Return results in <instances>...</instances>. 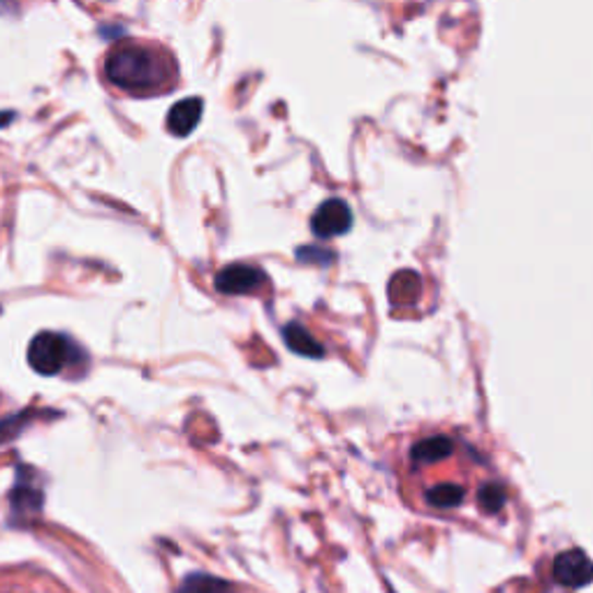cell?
<instances>
[{
  "instance_id": "obj_7",
  "label": "cell",
  "mask_w": 593,
  "mask_h": 593,
  "mask_svg": "<svg viewBox=\"0 0 593 593\" xmlns=\"http://www.w3.org/2000/svg\"><path fill=\"white\" fill-rule=\"evenodd\" d=\"M202 119V100L200 98H186L169 109L167 128L171 135L186 138L198 128Z\"/></svg>"
},
{
  "instance_id": "obj_14",
  "label": "cell",
  "mask_w": 593,
  "mask_h": 593,
  "mask_svg": "<svg viewBox=\"0 0 593 593\" xmlns=\"http://www.w3.org/2000/svg\"><path fill=\"white\" fill-rule=\"evenodd\" d=\"M392 593H394V591H392Z\"/></svg>"
},
{
  "instance_id": "obj_12",
  "label": "cell",
  "mask_w": 593,
  "mask_h": 593,
  "mask_svg": "<svg viewBox=\"0 0 593 593\" xmlns=\"http://www.w3.org/2000/svg\"><path fill=\"white\" fill-rule=\"evenodd\" d=\"M506 501H508V494L501 483L489 481L481 489H477V506H481V510L485 514H489V518L491 514H499L503 510Z\"/></svg>"
},
{
  "instance_id": "obj_10",
  "label": "cell",
  "mask_w": 593,
  "mask_h": 593,
  "mask_svg": "<svg viewBox=\"0 0 593 593\" xmlns=\"http://www.w3.org/2000/svg\"><path fill=\"white\" fill-rule=\"evenodd\" d=\"M10 503L16 514H37L43 508V491L26 481H16V487L10 494Z\"/></svg>"
},
{
  "instance_id": "obj_11",
  "label": "cell",
  "mask_w": 593,
  "mask_h": 593,
  "mask_svg": "<svg viewBox=\"0 0 593 593\" xmlns=\"http://www.w3.org/2000/svg\"><path fill=\"white\" fill-rule=\"evenodd\" d=\"M283 336H285V343H288L295 353H299L304 357H322L324 355L320 343L309 332H306L299 322H290L288 328L283 330Z\"/></svg>"
},
{
  "instance_id": "obj_13",
  "label": "cell",
  "mask_w": 593,
  "mask_h": 593,
  "mask_svg": "<svg viewBox=\"0 0 593 593\" xmlns=\"http://www.w3.org/2000/svg\"><path fill=\"white\" fill-rule=\"evenodd\" d=\"M12 121V114H8V111H0V128H3L5 123H10Z\"/></svg>"
},
{
  "instance_id": "obj_9",
  "label": "cell",
  "mask_w": 593,
  "mask_h": 593,
  "mask_svg": "<svg viewBox=\"0 0 593 593\" xmlns=\"http://www.w3.org/2000/svg\"><path fill=\"white\" fill-rule=\"evenodd\" d=\"M466 487L462 483H438L425 491V501L436 510H454L464 503Z\"/></svg>"
},
{
  "instance_id": "obj_8",
  "label": "cell",
  "mask_w": 593,
  "mask_h": 593,
  "mask_svg": "<svg viewBox=\"0 0 593 593\" xmlns=\"http://www.w3.org/2000/svg\"><path fill=\"white\" fill-rule=\"evenodd\" d=\"M175 593H239V589L218 576H209V572H190L179 584Z\"/></svg>"
},
{
  "instance_id": "obj_3",
  "label": "cell",
  "mask_w": 593,
  "mask_h": 593,
  "mask_svg": "<svg viewBox=\"0 0 593 593\" xmlns=\"http://www.w3.org/2000/svg\"><path fill=\"white\" fill-rule=\"evenodd\" d=\"M353 227V212L351 206L334 198V200H324L316 214L311 216V233L318 239H332V237H341L346 235L348 229Z\"/></svg>"
},
{
  "instance_id": "obj_1",
  "label": "cell",
  "mask_w": 593,
  "mask_h": 593,
  "mask_svg": "<svg viewBox=\"0 0 593 593\" xmlns=\"http://www.w3.org/2000/svg\"><path fill=\"white\" fill-rule=\"evenodd\" d=\"M105 80L130 95H163L179 84V66L161 43L123 40L103 63Z\"/></svg>"
},
{
  "instance_id": "obj_5",
  "label": "cell",
  "mask_w": 593,
  "mask_h": 593,
  "mask_svg": "<svg viewBox=\"0 0 593 593\" xmlns=\"http://www.w3.org/2000/svg\"><path fill=\"white\" fill-rule=\"evenodd\" d=\"M264 283V272L251 264H229L216 274L214 281L216 290L223 295H256Z\"/></svg>"
},
{
  "instance_id": "obj_2",
  "label": "cell",
  "mask_w": 593,
  "mask_h": 593,
  "mask_svg": "<svg viewBox=\"0 0 593 593\" xmlns=\"http://www.w3.org/2000/svg\"><path fill=\"white\" fill-rule=\"evenodd\" d=\"M72 355L74 346L70 339L56 332H43L31 341L28 365L40 376H59L72 361Z\"/></svg>"
},
{
  "instance_id": "obj_4",
  "label": "cell",
  "mask_w": 593,
  "mask_h": 593,
  "mask_svg": "<svg viewBox=\"0 0 593 593\" xmlns=\"http://www.w3.org/2000/svg\"><path fill=\"white\" fill-rule=\"evenodd\" d=\"M593 578V566L586 552L576 547L557 554L554 559V580L564 589H586Z\"/></svg>"
},
{
  "instance_id": "obj_6",
  "label": "cell",
  "mask_w": 593,
  "mask_h": 593,
  "mask_svg": "<svg viewBox=\"0 0 593 593\" xmlns=\"http://www.w3.org/2000/svg\"><path fill=\"white\" fill-rule=\"evenodd\" d=\"M459 450V443L448 434H429L417 441L408 450V462L413 469H425L431 464L443 462Z\"/></svg>"
}]
</instances>
